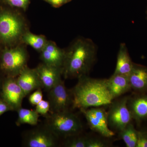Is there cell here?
I'll list each match as a JSON object with an SVG mask.
<instances>
[{"instance_id": "obj_1", "label": "cell", "mask_w": 147, "mask_h": 147, "mask_svg": "<svg viewBox=\"0 0 147 147\" xmlns=\"http://www.w3.org/2000/svg\"><path fill=\"white\" fill-rule=\"evenodd\" d=\"M77 84L70 91L73 109H87L109 105L113 98L107 79H96L84 75L78 78Z\"/></svg>"}, {"instance_id": "obj_2", "label": "cell", "mask_w": 147, "mask_h": 147, "mask_svg": "<svg viewBox=\"0 0 147 147\" xmlns=\"http://www.w3.org/2000/svg\"><path fill=\"white\" fill-rule=\"evenodd\" d=\"M96 53V47L91 40H76L65 52L62 68L65 78H79L87 75L95 61Z\"/></svg>"}, {"instance_id": "obj_3", "label": "cell", "mask_w": 147, "mask_h": 147, "mask_svg": "<svg viewBox=\"0 0 147 147\" xmlns=\"http://www.w3.org/2000/svg\"><path fill=\"white\" fill-rule=\"evenodd\" d=\"M46 127L58 138L78 135L83 129L78 117L69 110L47 115Z\"/></svg>"}, {"instance_id": "obj_4", "label": "cell", "mask_w": 147, "mask_h": 147, "mask_svg": "<svg viewBox=\"0 0 147 147\" xmlns=\"http://www.w3.org/2000/svg\"><path fill=\"white\" fill-rule=\"evenodd\" d=\"M24 24L15 13L9 10L0 11V40L11 45L23 35Z\"/></svg>"}, {"instance_id": "obj_5", "label": "cell", "mask_w": 147, "mask_h": 147, "mask_svg": "<svg viewBox=\"0 0 147 147\" xmlns=\"http://www.w3.org/2000/svg\"><path fill=\"white\" fill-rule=\"evenodd\" d=\"M28 55L21 47L5 48L1 56V68L8 77H16L27 66Z\"/></svg>"}, {"instance_id": "obj_6", "label": "cell", "mask_w": 147, "mask_h": 147, "mask_svg": "<svg viewBox=\"0 0 147 147\" xmlns=\"http://www.w3.org/2000/svg\"><path fill=\"white\" fill-rule=\"evenodd\" d=\"M128 98H123L113 103L108 113V125L120 132L133 119L127 105Z\"/></svg>"}, {"instance_id": "obj_7", "label": "cell", "mask_w": 147, "mask_h": 147, "mask_svg": "<svg viewBox=\"0 0 147 147\" xmlns=\"http://www.w3.org/2000/svg\"><path fill=\"white\" fill-rule=\"evenodd\" d=\"M80 110L85 116L92 130L107 138L115 135L114 131L109 127L108 113L103 108L93 107Z\"/></svg>"}, {"instance_id": "obj_8", "label": "cell", "mask_w": 147, "mask_h": 147, "mask_svg": "<svg viewBox=\"0 0 147 147\" xmlns=\"http://www.w3.org/2000/svg\"><path fill=\"white\" fill-rule=\"evenodd\" d=\"M48 92L50 109L52 113L69 110L70 106H72V95L62 79Z\"/></svg>"}, {"instance_id": "obj_9", "label": "cell", "mask_w": 147, "mask_h": 147, "mask_svg": "<svg viewBox=\"0 0 147 147\" xmlns=\"http://www.w3.org/2000/svg\"><path fill=\"white\" fill-rule=\"evenodd\" d=\"M25 96L16 77H8L4 81L2 86V98L12 110L17 111L22 107V102Z\"/></svg>"}, {"instance_id": "obj_10", "label": "cell", "mask_w": 147, "mask_h": 147, "mask_svg": "<svg viewBox=\"0 0 147 147\" xmlns=\"http://www.w3.org/2000/svg\"><path fill=\"white\" fill-rule=\"evenodd\" d=\"M58 137L46 126L30 131L24 141L28 147H53L56 146Z\"/></svg>"}, {"instance_id": "obj_11", "label": "cell", "mask_w": 147, "mask_h": 147, "mask_svg": "<svg viewBox=\"0 0 147 147\" xmlns=\"http://www.w3.org/2000/svg\"><path fill=\"white\" fill-rule=\"evenodd\" d=\"M35 69L42 88L49 91L61 79L62 69L46 64H40Z\"/></svg>"}, {"instance_id": "obj_12", "label": "cell", "mask_w": 147, "mask_h": 147, "mask_svg": "<svg viewBox=\"0 0 147 147\" xmlns=\"http://www.w3.org/2000/svg\"><path fill=\"white\" fill-rule=\"evenodd\" d=\"M40 53L43 63L62 69L65 52L58 47L55 42L47 41Z\"/></svg>"}, {"instance_id": "obj_13", "label": "cell", "mask_w": 147, "mask_h": 147, "mask_svg": "<svg viewBox=\"0 0 147 147\" xmlns=\"http://www.w3.org/2000/svg\"><path fill=\"white\" fill-rule=\"evenodd\" d=\"M16 79L26 96L33 91L42 88L35 69H30L26 67Z\"/></svg>"}, {"instance_id": "obj_14", "label": "cell", "mask_w": 147, "mask_h": 147, "mask_svg": "<svg viewBox=\"0 0 147 147\" xmlns=\"http://www.w3.org/2000/svg\"><path fill=\"white\" fill-rule=\"evenodd\" d=\"M127 105L132 119L137 123L147 120V94H138L128 98Z\"/></svg>"}, {"instance_id": "obj_15", "label": "cell", "mask_w": 147, "mask_h": 147, "mask_svg": "<svg viewBox=\"0 0 147 147\" xmlns=\"http://www.w3.org/2000/svg\"><path fill=\"white\" fill-rule=\"evenodd\" d=\"M129 79L131 89L138 94L147 92V67L134 63Z\"/></svg>"}, {"instance_id": "obj_16", "label": "cell", "mask_w": 147, "mask_h": 147, "mask_svg": "<svg viewBox=\"0 0 147 147\" xmlns=\"http://www.w3.org/2000/svg\"><path fill=\"white\" fill-rule=\"evenodd\" d=\"M107 85L113 99L131 90L129 76L115 74L107 79Z\"/></svg>"}, {"instance_id": "obj_17", "label": "cell", "mask_w": 147, "mask_h": 147, "mask_svg": "<svg viewBox=\"0 0 147 147\" xmlns=\"http://www.w3.org/2000/svg\"><path fill=\"white\" fill-rule=\"evenodd\" d=\"M134 65L129 55L126 45L125 43H121L118 54L114 73L129 76L133 69Z\"/></svg>"}, {"instance_id": "obj_18", "label": "cell", "mask_w": 147, "mask_h": 147, "mask_svg": "<svg viewBox=\"0 0 147 147\" xmlns=\"http://www.w3.org/2000/svg\"><path fill=\"white\" fill-rule=\"evenodd\" d=\"M17 111L18 117L16 124L18 126L24 124L31 125L37 124L39 116L35 110H29L21 107Z\"/></svg>"}, {"instance_id": "obj_19", "label": "cell", "mask_w": 147, "mask_h": 147, "mask_svg": "<svg viewBox=\"0 0 147 147\" xmlns=\"http://www.w3.org/2000/svg\"><path fill=\"white\" fill-rule=\"evenodd\" d=\"M22 38L26 44L40 52L43 49L48 41L43 36L34 34L30 32L23 34Z\"/></svg>"}, {"instance_id": "obj_20", "label": "cell", "mask_w": 147, "mask_h": 147, "mask_svg": "<svg viewBox=\"0 0 147 147\" xmlns=\"http://www.w3.org/2000/svg\"><path fill=\"white\" fill-rule=\"evenodd\" d=\"M120 136L127 147H136L137 136V130L134 125L129 124L123 130L120 132Z\"/></svg>"}, {"instance_id": "obj_21", "label": "cell", "mask_w": 147, "mask_h": 147, "mask_svg": "<svg viewBox=\"0 0 147 147\" xmlns=\"http://www.w3.org/2000/svg\"><path fill=\"white\" fill-rule=\"evenodd\" d=\"M65 143L64 146L69 147H87L88 138L86 137L73 136Z\"/></svg>"}, {"instance_id": "obj_22", "label": "cell", "mask_w": 147, "mask_h": 147, "mask_svg": "<svg viewBox=\"0 0 147 147\" xmlns=\"http://www.w3.org/2000/svg\"><path fill=\"white\" fill-rule=\"evenodd\" d=\"M50 106L49 101L42 100L39 102L36 107V111L39 115L47 116L50 110Z\"/></svg>"}, {"instance_id": "obj_23", "label": "cell", "mask_w": 147, "mask_h": 147, "mask_svg": "<svg viewBox=\"0 0 147 147\" xmlns=\"http://www.w3.org/2000/svg\"><path fill=\"white\" fill-rule=\"evenodd\" d=\"M3 1L10 6L22 9L25 10L28 7L30 0H3Z\"/></svg>"}, {"instance_id": "obj_24", "label": "cell", "mask_w": 147, "mask_h": 147, "mask_svg": "<svg viewBox=\"0 0 147 147\" xmlns=\"http://www.w3.org/2000/svg\"><path fill=\"white\" fill-rule=\"evenodd\" d=\"M42 93L41 88L36 90L30 96L29 101L32 105H36L42 100Z\"/></svg>"}, {"instance_id": "obj_25", "label": "cell", "mask_w": 147, "mask_h": 147, "mask_svg": "<svg viewBox=\"0 0 147 147\" xmlns=\"http://www.w3.org/2000/svg\"><path fill=\"white\" fill-rule=\"evenodd\" d=\"M136 147H147V131L137 130Z\"/></svg>"}, {"instance_id": "obj_26", "label": "cell", "mask_w": 147, "mask_h": 147, "mask_svg": "<svg viewBox=\"0 0 147 147\" xmlns=\"http://www.w3.org/2000/svg\"><path fill=\"white\" fill-rule=\"evenodd\" d=\"M107 146V144L104 142L95 139H88L87 147H105Z\"/></svg>"}, {"instance_id": "obj_27", "label": "cell", "mask_w": 147, "mask_h": 147, "mask_svg": "<svg viewBox=\"0 0 147 147\" xmlns=\"http://www.w3.org/2000/svg\"><path fill=\"white\" fill-rule=\"evenodd\" d=\"M12 110L8 104L2 98H0V116L8 111Z\"/></svg>"}, {"instance_id": "obj_28", "label": "cell", "mask_w": 147, "mask_h": 147, "mask_svg": "<svg viewBox=\"0 0 147 147\" xmlns=\"http://www.w3.org/2000/svg\"><path fill=\"white\" fill-rule=\"evenodd\" d=\"M55 7H58L68 2L70 0H42Z\"/></svg>"}, {"instance_id": "obj_29", "label": "cell", "mask_w": 147, "mask_h": 147, "mask_svg": "<svg viewBox=\"0 0 147 147\" xmlns=\"http://www.w3.org/2000/svg\"><path fill=\"white\" fill-rule=\"evenodd\" d=\"M0 84H1V83H0Z\"/></svg>"}]
</instances>
